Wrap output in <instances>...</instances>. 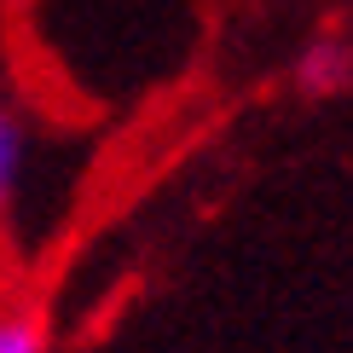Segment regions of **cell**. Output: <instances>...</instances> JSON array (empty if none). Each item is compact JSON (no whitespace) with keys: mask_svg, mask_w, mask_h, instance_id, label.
Masks as SVG:
<instances>
[{"mask_svg":"<svg viewBox=\"0 0 353 353\" xmlns=\"http://www.w3.org/2000/svg\"><path fill=\"white\" fill-rule=\"evenodd\" d=\"M296 81H301L313 99L342 93V87L353 81V47H347L342 35H319L313 47H307V52L296 58Z\"/></svg>","mask_w":353,"mask_h":353,"instance_id":"cell-2","label":"cell"},{"mask_svg":"<svg viewBox=\"0 0 353 353\" xmlns=\"http://www.w3.org/2000/svg\"><path fill=\"white\" fill-rule=\"evenodd\" d=\"M0 353H52V313L41 296L0 301Z\"/></svg>","mask_w":353,"mask_h":353,"instance_id":"cell-1","label":"cell"},{"mask_svg":"<svg viewBox=\"0 0 353 353\" xmlns=\"http://www.w3.org/2000/svg\"><path fill=\"white\" fill-rule=\"evenodd\" d=\"M18 174H23V128L12 122L6 105H0V209H6L12 191H18Z\"/></svg>","mask_w":353,"mask_h":353,"instance_id":"cell-3","label":"cell"}]
</instances>
